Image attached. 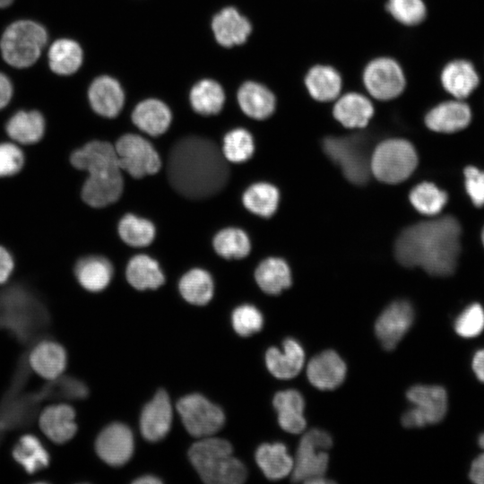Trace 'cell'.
<instances>
[{
  "mask_svg": "<svg viewBox=\"0 0 484 484\" xmlns=\"http://www.w3.org/2000/svg\"><path fill=\"white\" fill-rule=\"evenodd\" d=\"M45 131V120L37 110H21L6 124V132L14 141L21 143H34L41 139Z\"/></svg>",
  "mask_w": 484,
  "mask_h": 484,
  "instance_id": "836d02e7",
  "label": "cell"
},
{
  "mask_svg": "<svg viewBox=\"0 0 484 484\" xmlns=\"http://www.w3.org/2000/svg\"><path fill=\"white\" fill-rule=\"evenodd\" d=\"M225 157L212 142L190 136L178 141L168 160L171 186L191 199H203L220 191L228 181Z\"/></svg>",
  "mask_w": 484,
  "mask_h": 484,
  "instance_id": "6da1fadb",
  "label": "cell"
},
{
  "mask_svg": "<svg viewBox=\"0 0 484 484\" xmlns=\"http://www.w3.org/2000/svg\"><path fill=\"white\" fill-rule=\"evenodd\" d=\"M13 0H0V8H4L12 4Z\"/></svg>",
  "mask_w": 484,
  "mask_h": 484,
  "instance_id": "6f0895ef",
  "label": "cell"
},
{
  "mask_svg": "<svg viewBox=\"0 0 484 484\" xmlns=\"http://www.w3.org/2000/svg\"><path fill=\"white\" fill-rule=\"evenodd\" d=\"M177 410L183 424L194 437H208L216 433L224 423L220 408L200 394H190L181 398Z\"/></svg>",
  "mask_w": 484,
  "mask_h": 484,
  "instance_id": "8fae6325",
  "label": "cell"
},
{
  "mask_svg": "<svg viewBox=\"0 0 484 484\" xmlns=\"http://www.w3.org/2000/svg\"><path fill=\"white\" fill-rule=\"evenodd\" d=\"M134 124L144 133L157 136L169 128L171 122L169 108L162 101L148 99L140 102L133 111Z\"/></svg>",
  "mask_w": 484,
  "mask_h": 484,
  "instance_id": "4316f807",
  "label": "cell"
},
{
  "mask_svg": "<svg viewBox=\"0 0 484 484\" xmlns=\"http://www.w3.org/2000/svg\"><path fill=\"white\" fill-rule=\"evenodd\" d=\"M128 282L135 289H157L164 283V275L158 263L146 255L134 256L125 272Z\"/></svg>",
  "mask_w": 484,
  "mask_h": 484,
  "instance_id": "e575fe53",
  "label": "cell"
},
{
  "mask_svg": "<svg viewBox=\"0 0 484 484\" xmlns=\"http://www.w3.org/2000/svg\"><path fill=\"white\" fill-rule=\"evenodd\" d=\"M481 239H482V244L484 246V228H483L482 233H481Z\"/></svg>",
  "mask_w": 484,
  "mask_h": 484,
  "instance_id": "91938a15",
  "label": "cell"
},
{
  "mask_svg": "<svg viewBox=\"0 0 484 484\" xmlns=\"http://www.w3.org/2000/svg\"><path fill=\"white\" fill-rule=\"evenodd\" d=\"M484 329V309L481 305L473 303L468 306L455 319L454 330L463 338L479 335Z\"/></svg>",
  "mask_w": 484,
  "mask_h": 484,
  "instance_id": "f6af8a7d",
  "label": "cell"
},
{
  "mask_svg": "<svg viewBox=\"0 0 484 484\" xmlns=\"http://www.w3.org/2000/svg\"><path fill=\"white\" fill-rule=\"evenodd\" d=\"M212 28L216 40L226 48L244 43L252 30L250 22L233 7H226L217 13Z\"/></svg>",
  "mask_w": 484,
  "mask_h": 484,
  "instance_id": "44dd1931",
  "label": "cell"
},
{
  "mask_svg": "<svg viewBox=\"0 0 484 484\" xmlns=\"http://www.w3.org/2000/svg\"><path fill=\"white\" fill-rule=\"evenodd\" d=\"M471 120L469 106L460 100H450L433 108L426 116L427 126L438 133H454L465 128Z\"/></svg>",
  "mask_w": 484,
  "mask_h": 484,
  "instance_id": "d6986e66",
  "label": "cell"
},
{
  "mask_svg": "<svg viewBox=\"0 0 484 484\" xmlns=\"http://www.w3.org/2000/svg\"><path fill=\"white\" fill-rule=\"evenodd\" d=\"M115 149L120 169L134 178L155 174L161 167L158 152L138 134H124L117 140Z\"/></svg>",
  "mask_w": 484,
  "mask_h": 484,
  "instance_id": "30bf717a",
  "label": "cell"
},
{
  "mask_svg": "<svg viewBox=\"0 0 484 484\" xmlns=\"http://www.w3.org/2000/svg\"><path fill=\"white\" fill-rule=\"evenodd\" d=\"M225 94L222 87L215 81L204 79L198 82L190 91V102L202 115L219 113L224 104Z\"/></svg>",
  "mask_w": 484,
  "mask_h": 484,
  "instance_id": "8d00e7d4",
  "label": "cell"
},
{
  "mask_svg": "<svg viewBox=\"0 0 484 484\" xmlns=\"http://www.w3.org/2000/svg\"><path fill=\"white\" fill-rule=\"evenodd\" d=\"M182 297L191 304L205 305L212 298L213 282L210 274L202 269L187 272L179 281Z\"/></svg>",
  "mask_w": 484,
  "mask_h": 484,
  "instance_id": "74e56055",
  "label": "cell"
},
{
  "mask_svg": "<svg viewBox=\"0 0 484 484\" xmlns=\"http://www.w3.org/2000/svg\"><path fill=\"white\" fill-rule=\"evenodd\" d=\"M282 349L281 351L276 347H272L266 351V366L277 378H292L299 373L303 367L305 352L300 343L293 338L285 339Z\"/></svg>",
  "mask_w": 484,
  "mask_h": 484,
  "instance_id": "ffe728a7",
  "label": "cell"
},
{
  "mask_svg": "<svg viewBox=\"0 0 484 484\" xmlns=\"http://www.w3.org/2000/svg\"><path fill=\"white\" fill-rule=\"evenodd\" d=\"M160 482L161 481L158 478L152 475L142 476L134 481L135 484H157Z\"/></svg>",
  "mask_w": 484,
  "mask_h": 484,
  "instance_id": "9f6ffc18",
  "label": "cell"
},
{
  "mask_svg": "<svg viewBox=\"0 0 484 484\" xmlns=\"http://www.w3.org/2000/svg\"><path fill=\"white\" fill-rule=\"evenodd\" d=\"M39 300L27 289L13 286L0 291V325L26 341L36 329L37 319H45Z\"/></svg>",
  "mask_w": 484,
  "mask_h": 484,
  "instance_id": "8992f818",
  "label": "cell"
},
{
  "mask_svg": "<svg viewBox=\"0 0 484 484\" xmlns=\"http://www.w3.org/2000/svg\"><path fill=\"white\" fill-rule=\"evenodd\" d=\"M75 411L67 404H54L44 409L39 419L41 431L56 444H64L75 435Z\"/></svg>",
  "mask_w": 484,
  "mask_h": 484,
  "instance_id": "e0dca14e",
  "label": "cell"
},
{
  "mask_svg": "<svg viewBox=\"0 0 484 484\" xmlns=\"http://www.w3.org/2000/svg\"><path fill=\"white\" fill-rule=\"evenodd\" d=\"M47 41L48 32L41 24L30 20L16 21L2 35V56L11 66L29 67L39 59Z\"/></svg>",
  "mask_w": 484,
  "mask_h": 484,
  "instance_id": "5b68a950",
  "label": "cell"
},
{
  "mask_svg": "<svg viewBox=\"0 0 484 484\" xmlns=\"http://www.w3.org/2000/svg\"><path fill=\"white\" fill-rule=\"evenodd\" d=\"M414 320V310L406 300H397L390 304L376 322V335L384 349L390 350L396 347L408 332Z\"/></svg>",
  "mask_w": 484,
  "mask_h": 484,
  "instance_id": "4fadbf2b",
  "label": "cell"
},
{
  "mask_svg": "<svg viewBox=\"0 0 484 484\" xmlns=\"http://www.w3.org/2000/svg\"><path fill=\"white\" fill-rule=\"evenodd\" d=\"M23 161V153L16 145L0 144V177L14 175L22 169Z\"/></svg>",
  "mask_w": 484,
  "mask_h": 484,
  "instance_id": "7dc6e473",
  "label": "cell"
},
{
  "mask_svg": "<svg viewBox=\"0 0 484 484\" xmlns=\"http://www.w3.org/2000/svg\"><path fill=\"white\" fill-rule=\"evenodd\" d=\"M324 150L351 183L360 185L368 180L372 154L363 138L331 136L324 139Z\"/></svg>",
  "mask_w": 484,
  "mask_h": 484,
  "instance_id": "9c48e42d",
  "label": "cell"
},
{
  "mask_svg": "<svg viewBox=\"0 0 484 484\" xmlns=\"http://www.w3.org/2000/svg\"><path fill=\"white\" fill-rule=\"evenodd\" d=\"M79 283L87 290L100 291L109 283L112 266L100 256H87L80 259L74 268Z\"/></svg>",
  "mask_w": 484,
  "mask_h": 484,
  "instance_id": "d6a6232c",
  "label": "cell"
},
{
  "mask_svg": "<svg viewBox=\"0 0 484 484\" xmlns=\"http://www.w3.org/2000/svg\"><path fill=\"white\" fill-rule=\"evenodd\" d=\"M13 270V260L10 253L0 246V283L5 282Z\"/></svg>",
  "mask_w": 484,
  "mask_h": 484,
  "instance_id": "816d5d0a",
  "label": "cell"
},
{
  "mask_svg": "<svg viewBox=\"0 0 484 484\" xmlns=\"http://www.w3.org/2000/svg\"><path fill=\"white\" fill-rule=\"evenodd\" d=\"M254 148L251 134L245 129L238 128L224 136L222 153L228 161L240 163L252 156Z\"/></svg>",
  "mask_w": 484,
  "mask_h": 484,
  "instance_id": "7bdbcfd3",
  "label": "cell"
},
{
  "mask_svg": "<svg viewBox=\"0 0 484 484\" xmlns=\"http://www.w3.org/2000/svg\"><path fill=\"white\" fill-rule=\"evenodd\" d=\"M441 82L451 95L456 99H464L476 89L480 79L471 63L466 60H455L444 67L441 73Z\"/></svg>",
  "mask_w": 484,
  "mask_h": 484,
  "instance_id": "cb8c5ba5",
  "label": "cell"
},
{
  "mask_svg": "<svg viewBox=\"0 0 484 484\" xmlns=\"http://www.w3.org/2000/svg\"><path fill=\"white\" fill-rule=\"evenodd\" d=\"M387 10L394 19L405 25H416L426 16L422 0H388Z\"/></svg>",
  "mask_w": 484,
  "mask_h": 484,
  "instance_id": "ee69618b",
  "label": "cell"
},
{
  "mask_svg": "<svg viewBox=\"0 0 484 484\" xmlns=\"http://www.w3.org/2000/svg\"><path fill=\"white\" fill-rule=\"evenodd\" d=\"M48 57L49 67L55 73L71 75L81 67L83 53L76 41L59 39L50 46Z\"/></svg>",
  "mask_w": 484,
  "mask_h": 484,
  "instance_id": "4dcf8cb0",
  "label": "cell"
},
{
  "mask_svg": "<svg viewBox=\"0 0 484 484\" xmlns=\"http://www.w3.org/2000/svg\"><path fill=\"white\" fill-rule=\"evenodd\" d=\"M472 369L477 378L484 383V349L478 350L474 354Z\"/></svg>",
  "mask_w": 484,
  "mask_h": 484,
  "instance_id": "11a10c76",
  "label": "cell"
},
{
  "mask_svg": "<svg viewBox=\"0 0 484 484\" xmlns=\"http://www.w3.org/2000/svg\"><path fill=\"white\" fill-rule=\"evenodd\" d=\"M402 423L405 428H422L428 424L423 415L415 407L410 409L402 415Z\"/></svg>",
  "mask_w": 484,
  "mask_h": 484,
  "instance_id": "f907efd6",
  "label": "cell"
},
{
  "mask_svg": "<svg viewBox=\"0 0 484 484\" xmlns=\"http://www.w3.org/2000/svg\"><path fill=\"white\" fill-rule=\"evenodd\" d=\"M418 163L414 147L403 139L379 143L372 153L371 173L385 183L396 184L408 178Z\"/></svg>",
  "mask_w": 484,
  "mask_h": 484,
  "instance_id": "ba28073f",
  "label": "cell"
},
{
  "mask_svg": "<svg viewBox=\"0 0 484 484\" xmlns=\"http://www.w3.org/2000/svg\"><path fill=\"white\" fill-rule=\"evenodd\" d=\"M232 324L239 335L249 336L261 330L264 319L256 307L251 305H243L234 310Z\"/></svg>",
  "mask_w": 484,
  "mask_h": 484,
  "instance_id": "bcb514c9",
  "label": "cell"
},
{
  "mask_svg": "<svg viewBox=\"0 0 484 484\" xmlns=\"http://www.w3.org/2000/svg\"><path fill=\"white\" fill-rule=\"evenodd\" d=\"M71 163L89 173L82 189V198L87 204L101 208L119 199L123 177L116 149L111 143L90 142L72 153Z\"/></svg>",
  "mask_w": 484,
  "mask_h": 484,
  "instance_id": "3957f363",
  "label": "cell"
},
{
  "mask_svg": "<svg viewBox=\"0 0 484 484\" xmlns=\"http://www.w3.org/2000/svg\"><path fill=\"white\" fill-rule=\"evenodd\" d=\"M188 454L206 483L239 484L246 478L244 464L232 455V447L224 439L204 437L191 446Z\"/></svg>",
  "mask_w": 484,
  "mask_h": 484,
  "instance_id": "277c9868",
  "label": "cell"
},
{
  "mask_svg": "<svg viewBox=\"0 0 484 484\" xmlns=\"http://www.w3.org/2000/svg\"><path fill=\"white\" fill-rule=\"evenodd\" d=\"M278 421L285 431L298 434L304 430L306 419L303 416L305 406L301 393L294 389L279 392L273 398Z\"/></svg>",
  "mask_w": 484,
  "mask_h": 484,
  "instance_id": "484cf974",
  "label": "cell"
},
{
  "mask_svg": "<svg viewBox=\"0 0 484 484\" xmlns=\"http://www.w3.org/2000/svg\"><path fill=\"white\" fill-rule=\"evenodd\" d=\"M461 228L445 216L408 227L398 237L394 253L404 266H420L434 276H448L460 253Z\"/></svg>",
  "mask_w": 484,
  "mask_h": 484,
  "instance_id": "7a4b0ae2",
  "label": "cell"
},
{
  "mask_svg": "<svg viewBox=\"0 0 484 484\" xmlns=\"http://www.w3.org/2000/svg\"><path fill=\"white\" fill-rule=\"evenodd\" d=\"M279 192L268 183H256L243 194V203L253 213L263 217L272 216L277 209Z\"/></svg>",
  "mask_w": 484,
  "mask_h": 484,
  "instance_id": "f35d334b",
  "label": "cell"
},
{
  "mask_svg": "<svg viewBox=\"0 0 484 484\" xmlns=\"http://www.w3.org/2000/svg\"><path fill=\"white\" fill-rule=\"evenodd\" d=\"M363 82L369 94L380 100L398 97L405 87V78L401 66L388 57L371 61L364 70Z\"/></svg>",
  "mask_w": 484,
  "mask_h": 484,
  "instance_id": "7c38bea8",
  "label": "cell"
},
{
  "mask_svg": "<svg viewBox=\"0 0 484 484\" xmlns=\"http://www.w3.org/2000/svg\"><path fill=\"white\" fill-rule=\"evenodd\" d=\"M118 233L127 245L143 247L150 245L153 240L155 228L148 220L126 214L119 221Z\"/></svg>",
  "mask_w": 484,
  "mask_h": 484,
  "instance_id": "ab89813d",
  "label": "cell"
},
{
  "mask_svg": "<svg viewBox=\"0 0 484 484\" xmlns=\"http://www.w3.org/2000/svg\"><path fill=\"white\" fill-rule=\"evenodd\" d=\"M12 455L14 461L30 474L48 467L50 462L46 447L37 436L31 434L20 437L13 448Z\"/></svg>",
  "mask_w": 484,
  "mask_h": 484,
  "instance_id": "1f68e13d",
  "label": "cell"
},
{
  "mask_svg": "<svg viewBox=\"0 0 484 484\" xmlns=\"http://www.w3.org/2000/svg\"><path fill=\"white\" fill-rule=\"evenodd\" d=\"M213 247L218 255L227 259L243 258L250 251V242L246 234L237 228H227L214 237Z\"/></svg>",
  "mask_w": 484,
  "mask_h": 484,
  "instance_id": "60d3db41",
  "label": "cell"
},
{
  "mask_svg": "<svg viewBox=\"0 0 484 484\" xmlns=\"http://www.w3.org/2000/svg\"><path fill=\"white\" fill-rule=\"evenodd\" d=\"M332 445V437L324 430L310 429L298 445L292 468V480L306 483H331L324 475L328 467L325 452Z\"/></svg>",
  "mask_w": 484,
  "mask_h": 484,
  "instance_id": "52a82bcc",
  "label": "cell"
},
{
  "mask_svg": "<svg viewBox=\"0 0 484 484\" xmlns=\"http://www.w3.org/2000/svg\"><path fill=\"white\" fill-rule=\"evenodd\" d=\"M465 187L474 205H484V171L469 166L464 169Z\"/></svg>",
  "mask_w": 484,
  "mask_h": 484,
  "instance_id": "c3c4849f",
  "label": "cell"
},
{
  "mask_svg": "<svg viewBox=\"0 0 484 484\" xmlns=\"http://www.w3.org/2000/svg\"><path fill=\"white\" fill-rule=\"evenodd\" d=\"M259 287L268 294L281 293L291 284L288 264L280 258L270 257L263 261L255 273Z\"/></svg>",
  "mask_w": 484,
  "mask_h": 484,
  "instance_id": "d590c367",
  "label": "cell"
},
{
  "mask_svg": "<svg viewBox=\"0 0 484 484\" xmlns=\"http://www.w3.org/2000/svg\"><path fill=\"white\" fill-rule=\"evenodd\" d=\"M255 460L265 475L275 480L286 477L292 471L294 461L281 443L264 444L255 453Z\"/></svg>",
  "mask_w": 484,
  "mask_h": 484,
  "instance_id": "f546056e",
  "label": "cell"
},
{
  "mask_svg": "<svg viewBox=\"0 0 484 484\" xmlns=\"http://www.w3.org/2000/svg\"><path fill=\"white\" fill-rule=\"evenodd\" d=\"M13 96V84L9 78L0 73V109L4 108Z\"/></svg>",
  "mask_w": 484,
  "mask_h": 484,
  "instance_id": "db71d44e",
  "label": "cell"
},
{
  "mask_svg": "<svg viewBox=\"0 0 484 484\" xmlns=\"http://www.w3.org/2000/svg\"><path fill=\"white\" fill-rule=\"evenodd\" d=\"M95 447L98 455L106 463L112 466L123 465L133 454V434L125 425L113 423L100 432Z\"/></svg>",
  "mask_w": 484,
  "mask_h": 484,
  "instance_id": "5bb4252c",
  "label": "cell"
},
{
  "mask_svg": "<svg viewBox=\"0 0 484 484\" xmlns=\"http://www.w3.org/2000/svg\"><path fill=\"white\" fill-rule=\"evenodd\" d=\"M171 421L169 398L165 391L160 390L143 410L140 419L142 435L148 441H159L168 434Z\"/></svg>",
  "mask_w": 484,
  "mask_h": 484,
  "instance_id": "9a60e30c",
  "label": "cell"
},
{
  "mask_svg": "<svg viewBox=\"0 0 484 484\" xmlns=\"http://www.w3.org/2000/svg\"><path fill=\"white\" fill-rule=\"evenodd\" d=\"M340 73L329 65L313 66L306 75V87L315 99L330 101L336 99L341 90Z\"/></svg>",
  "mask_w": 484,
  "mask_h": 484,
  "instance_id": "f1b7e54d",
  "label": "cell"
},
{
  "mask_svg": "<svg viewBox=\"0 0 484 484\" xmlns=\"http://www.w3.org/2000/svg\"><path fill=\"white\" fill-rule=\"evenodd\" d=\"M54 387L60 396L67 399H82L88 394L87 386L81 381L72 377H63Z\"/></svg>",
  "mask_w": 484,
  "mask_h": 484,
  "instance_id": "681fc988",
  "label": "cell"
},
{
  "mask_svg": "<svg viewBox=\"0 0 484 484\" xmlns=\"http://www.w3.org/2000/svg\"><path fill=\"white\" fill-rule=\"evenodd\" d=\"M469 477L474 483L484 484V454L472 462Z\"/></svg>",
  "mask_w": 484,
  "mask_h": 484,
  "instance_id": "f5cc1de1",
  "label": "cell"
},
{
  "mask_svg": "<svg viewBox=\"0 0 484 484\" xmlns=\"http://www.w3.org/2000/svg\"><path fill=\"white\" fill-rule=\"evenodd\" d=\"M406 396L423 415L428 424H436L445 418L447 394L443 387L417 385L407 391Z\"/></svg>",
  "mask_w": 484,
  "mask_h": 484,
  "instance_id": "603a6c76",
  "label": "cell"
},
{
  "mask_svg": "<svg viewBox=\"0 0 484 484\" xmlns=\"http://www.w3.org/2000/svg\"><path fill=\"white\" fill-rule=\"evenodd\" d=\"M479 445L484 450V433L480 434L478 438Z\"/></svg>",
  "mask_w": 484,
  "mask_h": 484,
  "instance_id": "680465c9",
  "label": "cell"
},
{
  "mask_svg": "<svg viewBox=\"0 0 484 484\" xmlns=\"http://www.w3.org/2000/svg\"><path fill=\"white\" fill-rule=\"evenodd\" d=\"M92 109L100 116L115 117L122 109L125 95L119 82L103 75L96 78L88 91Z\"/></svg>",
  "mask_w": 484,
  "mask_h": 484,
  "instance_id": "ac0fdd59",
  "label": "cell"
},
{
  "mask_svg": "<svg viewBox=\"0 0 484 484\" xmlns=\"http://www.w3.org/2000/svg\"><path fill=\"white\" fill-rule=\"evenodd\" d=\"M410 200L414 208L420 213L436 215L445 207L447 195L434 184L423 182L411 190Z\"/></svg>",
  "mask_w": 484,
  "mask_h": 484,
  "instance_id": "b9f144b4",
  "label": "cell"
},
{
  "mask_svg": "<svg viewBox=\"0 0 484 484\" xmlns=\"http://www.w3.org/2000/svg\"><path fill=\"white\" fill-rule=\"evenodd\" d=\"M333 113L342 125L349 128H360L367 125L373 116L374 108L365 96L350 92L338 99Z\"/></svg>",
  "mask_w": 484,
  "mask_h": 484,
  "instance_id": "d4e9b609",
  "label": "cell"
},
{
  "mask_svg": "<svg viewBox=\"0 0 484 484\" xmlns=\"http://www.w3.org/2000/svg\"><path fill=\"white\" fill-rule=\"evenodd\" d=\"M66 361L65 350L54 341L39 342L29 355L30 367L48 380H56L65 370Z\"/></svg>",
  "mask_w": 484,
  "mask_h": 484,
  "instance_id": "7402d4cb",
  "label": "cell"
},
{
  "mask_svg": "<svg viewBox=\"0 0 484 484\" xmlns=\"http://www.w3.org/2000/svg\"><path fill=\"white\" fill-rule=\"evenodd\" d=\"M238 104L245 114L255 119H265L275 108V97L265 86L246 82L238 92Z\"/></svg>",
  "mask_w": 484,
  "mask_h": 484,
  "instance_id": "83f0119b",
  "label": "cell"
},
{
  "mask_svg": "<svg viewBox=\"0 0 484 484\" xmlns=\"http://www.w3.org/2000/svg\"><path fill=\"white\" fill-rule=\"evenodd\" d=\"M307 375L309 382L316 388L333 390L343 382L346 365L334 350H327L309 361Z\"/></svg>",
  "mask_w": 484,
  "mask_h": 484,
  "instance_id": "2e32d148",
  "label": "cell"
}]
</instances>
